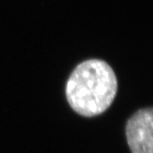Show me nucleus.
Returning <instances> with one entry per match:
<instances>
[{
  "label": "nucleus",
  "instance_id": "nucleus-1",
  "mask_svg": "<svg viewBox=\"0 0 153 153\" xmlns=\"http://www.w3.org/2000/svg\"><path fill=\"white\" fill-rule=\"evenodd\" d=\"M118 81L111 65L101 59L79 64L65 85V97L71 109L84 117L103 114L117 94Z\"/></svg>",
  "mask_w": 153,
  "mask_h": 153
},
{
  "label": "nucleus",
  "instance_id": "nucleus-2",
  "mask_svg": "<svg viewBox=\"0 0 153 153\" xmlns=\"http://www.w3.org/2000/svg\"><path fill=\"white\" fill-rule=\"evenodd\" d=\"M126 135L132 153H153V109L151 107L140 109L128 119Z\"/></svg>",
  "mask_w": 153,
  "mask_h": 153
}]
</instances>
